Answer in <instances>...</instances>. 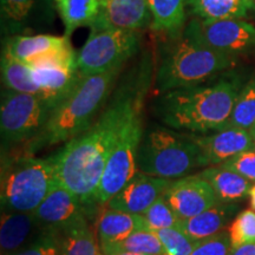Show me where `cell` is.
Instances as JSON below:
<instances>
[{
	"mask_svg": "<svg viewBox=\"0 0 255 255\" xmlns=\"http://www.w3.org/2000/svg\"><path fill=\"white\" fill-rule=\"evenodd\" d=\"M151 78V65L145 58L115 88L90 128L53 154L57 178L78 197L88 219L97 209L98 189L111 151L129 114L148 94Z\"/></svg>",
	"mask_w": 255,
	"mask_h": 255,
	"instance_id": "6da1fadb",
	"label": "cell"
},
{
	"mask_svg": "<svg viewBox=\"0 0 255 255\" xmlns=\"http://www.w3.org/2000/svg\"><path fill=\"white\" fill-rule=\"evenodd\" d=\"M242 88L237 77L212 79L157 95L152 114L164 127L189 133L225 129Z\"/></svg>",
	"mask_w": 255,
	"mask_h": 255,
	"instance_id": "7a4b0ae2",
	"label": "cell"
},
{
	"mask_svg": "<svg viewBox=\"0 0 255 255\" xmlns=\"http://www.w3.org/2000/svg\"><path fill=\"white\" fill-rule=\"evenodd\" d=\"M169 36L154 76L155 95L202 84L239 63L238 58L220 52L203 39L197 18Z\"/></svg>",
	"mask_w": 255,
	"mask_h": 255,
	"instance_id": "3957f363",
	"label": "cell"
},
{
	"mask_svg": "<svg viewBox=\"0 0 255 255\" xmlns=\"http://www.w3.org/2000/svg\"><path fill=\"white\" fill-rule=\"evenodd\" d=\"M121 69L98 75H82L72 91L52 110L43 131L24 145L23 151L34 155L41 149L65 144L89 129L113 95Z\"/></svg>",
	"mask_w": 255,
	"mask_h": 255,
	"instance_id": "277c9868",
	"label": "cell"
},
{
	"mask_svg": "<svg viewBox=\"0 0 255 255\" xmlns=\"http://www.w3.org/2000/svg\"><path fill=\"white\" fill-rule=\"evenodd\" d=\"M53 155L36 157L21 151L1 157V212H34L56 182Z\"/></svg>",
	"mask_w": 255,
	"mask_h": 255,
	"instance_id": "5b68a950",
	"label": "cell"
},
{
	"mask_svg": "<svg viewBox=\"0 0 255 255\" xmlns=\"http://www.w3.org/2000/svg\"><path fill=\"white\" fill-rule=\"evenodd\" d=\"M137 168L151 176L174 181L206 167L199 146L189 132L154 126L143 133Z\"/></svg>",
	"mask_w": 255,
	"mask_h": 255,
	"instance_id": "8992f818",
	"label": "cell"
},
{
	"mask_svg": "<svg viewBox=\"0 0 255 255\" xmlns=\"http://www.w3.org/2000/svg\"><path fill=\"white\" fill-rule=\"evenodd\" d=\"M53 107L36 95L1 91L0 133L2 151L15 145H26L45 128Z\"/></svg>",
	"mask_w": 255,
	"mask_h": 255,
	"instance_id": "52a82bcc",
	"label": "cell"
},
{
	"mask_svg": "<svg viewBox=\"0 0 255 255\" xmlns=\"http://www.w3.org/2000/svg\"><path fill=\"white\" fill-rule=\"evenodd\" d=\"M145 97L137 102L122 128L119 139L115 144L98 189V206L107 203L116 195L135 175L138 173L137 155L144 133L143 109Z\"/></svg>",
	"mask_w": 255,
	"mask_h": 255,
	"instance_id": "ba28073f",
	"label": "cell"
},
{
	"mask_svg": "<svg viewBox=\"0 0 255 255\" xmlns=\"http://www.w3.org/2000/svg\"><path fill=\"white\" fill-rule=\"evenodd\" d=\"M141 33L117 28H91L77 53V66L83 76L98 75L122 68L139 49Z\"/></svg>",
	"mask_w": 255,
	"mask_h": 255,
	"instance_id": "9c48e42d",
	"label": "cell"
},
{
	"mask_svg": "<svg viewBox=\"0 0 255 255\" xmlns=\"http://www.w3.org/2000/svg\"><path fill=\"white\" fill-rule=\"evenodd\" d=\"M31 68L43 100L52 105L53 109L72 91L82 77L77 66V55L72 46Z\"/></svg>",
	"mask_w": 255,
	"mask_h": 255,
	"instance_id": "30bf717a",
	"label": "cell"
},
{
	"mask_svg": "<svg viewBox=\"0 0 255 255\" xmlns=\"http://www.w3.org/2000/svg\"><path fill=\"white\" fill-rule=\"evenodd\" d=\"M57 13L55 0H0L1 32L7 38L47 30Z\"/></svg>",
	"mask_w": 255,
	"mask_h": 255,
	"instance_id": "8fae6325",
	"label": "cell"
},
{
	"mask_svg": "<svg viewBox=\"0 0 255 255\" xmlns=\"http://www.w3.org/2000/svg\"><path fill=\"white\" fill-rule=\"evenodd\" d=\"M203 39L220 52L235 58L255 55V26L244 19L200 20Z\"/></svg>",
	"mask_w": 255,
	"mask_h": 255,
	"instance_id": "7c38bea8",
	"label": "cell"
},
{
	"mask_svg": "<svg viewBox=\"0 0 255 255\" xmlns=\"http://www.w3.org/2000/svg\"><path fill=\"white\" fill-rule=\"evenodd\" d=\"M164 197L181 220L199 215L220 202L214 189L200 174L174 180Z\"/></svg>",
	"mask_w": 255,
	"mask_h": 255,
	"instance_id": "4fadbf2b",
	"label": "cell"
},
{
	"mask_svg": "<svg viewBox=\"0 0 255 255\" xmlns=\"http://www.w3.org/2000/svg\"><path fill=\"white\" fill-rule=\"evenodd\" d=\"M199 146L205 167L219 165L248 149L255 148L250 130L225 128L209 133H190Z\"/></svg>",
	"mask_w": 255,
	"mask_h": 255,
	"instance_id": "5bb4252c",
	"label": "cell"
},
{
	"mask_svg": "<svg viewBox=\"0 0 255 255\" xmlns=\"http://www.w3.org/2000/svg\"><path fill=\"white\" fill-rule=\"evenodd\" d=\"M173 181L155 177L138 171L119 193L107 203V208L142 214L167 191Z\"/></svg>",
	"mask_w": 255,
	"mask_h": 255,
	"instance_id": "9a60e30c",
	"label": "cell"
},
{
	"mask_svg": "<svg viewBox=\"0 0 255 255\" xmlns=\"http://www.w3.org/2000/svg\"><path fill=\"white\" fill-rule=\"evenodd\" d=\"M33 213L44 227L58 231L68 227L83 216L88 218L78 197L58 181V178Z\"/></svg>",
	"mask_w": 255,
	"mask_h": 255,
	"instance_id": "2e32d148",
	"label": "cell"
},
{
	"mask_svg": "<svg viewBox=\"0 0 255 255\" xmlns=\"http://www.w3.org/2000/svg\"><path fill=\"white\" fill-rule=\"evenodd\" d=\"M146 0H101V11L91 28H117L139 32L151 26Z\"/></svg>",
	"mask_w": 255,
	"mask_h": 255,
	"instance_id": "e0dca14e",
	"label": "cell"
},
{
	"mask_svg": "<svg viewBox=\"0 0 255 255\" xmlns=\"http://www.w3.org/2000/svg\"><path fill=\"white\" fill-rule=\"evenodd\" d=\"M71 46L70 37H66L65 34L55 36L49 33H36L9 37L6 39L2 50L32 66L58 55Z\"/></svg>",
	"mask_w": 255,
	"mask_h": 255,
	"instance_id": "ac0fdd59",
	"label": "cell"
},
{
	"mask_svg": "<svg viewBox=\"0 0 255 255\" xmlns=\"http://www.w3.org/2000/svg\"><path fill=\"white\" fill-rule=\"evenodd\" d=\"M33 212H1L0 248L1 255H11L26 246L45 231Z\"/></svg>",
	"mask_w": 255,
	"mask_h": 255,
	"instance_id": "d6986e66",
	"label": "cell"
},
{
	"mask_svg": "<svg viewBox=\"0 0 255 255\" xmlns=\"http://www.w3.org/2000/svg\"><path fill=\"white\" fill-rule=\"evenodd\" d=\"M238 203L219 202L218 205L205 210L199 215L190 219L180 220L176 227L194 240L202 241L225 231L226 226L232 223L238 215Z\"/></svg>",
	"mask_w": 255,
	"mask_h": 255,
	"instance_id": "ffe728a7",
	"label": "cell"
},
{
	"mask_svg": "<svg viewBox=\"0 0 255 255\" xmlns=\"http://www.w3.org/2000/svg\"><path fill=\"white\" fill-rule=\"evenodd\" d=\"M144 229L149 227L141 214L105 208L97 220V239L100 245L120 242L132 233Z\"/></svg>",
	"mask_w": 255,
	"mask_h": 255,
	"instance_id": "44dd1931",
	"label": "cell"
},
{
	"mask_svg": "<svg viewBox=\"0 0 255 255\" xmlns=\"http://www.w3.org/2000/svg\"><path fill=\"white\" fill-rule=\"evenodd\" d=\"M199 174L212 186L222 203H238L245 200L252 188L251 181L221 164L203 168Z\"/></svg>",
	"mask_w": 255,
	"mask_h": 255,
	"instance_id": "7402d4cb",
	"label": "cell"
},
{
	"mask_svg": "<svg viewBox=\"0 0 255 255\" xmlns=\"http://www.w3.org/2000/svg\"><path fill=\"white\" fill-rule=\"evenodd\" d=\"M188 6L200 20L242 19L255 9V0H189Z\"/></svg>",
	"mask_w": 255,
	"mask_h": 255,
	"instance_id": "603a6c76",
	"label": "cell"
},
{
	"mask_svg": "<svg viewBox=\"0 0 255 255\" xmlns=\"http://www.w3.org/2000/svg\"><path fill=\"white\" fill-rule=\"evenodd\" d=\"M55 2L66 37H71L79 27H91L100 15L101 0H55Z\"/></svg>",
	"mask_w": 255,
	"mask_h": 255,
	"instance_id": "cb8c5ba5",
	"label": "cell"
},
{
	"mask_svg": "<svg viewBox=\"0 0 255 255\" xmlns=\"http://www.w3.org/2000/svg\"><path fill=\"white\" fill-rule=\"evenodd\" d=\"M59 232L62 255H104L97 237L89 226L87 216H83Z\"/></svg>",
	"mask_w": 255,
	"mask_h": 255,
	"instance_id": "d4e9b609",
	"label": "cell"
},
{
	"mask_svg": "<svg viewBox=\"0 0 255 255\" xmlns=\"http://www.w3.org/2000/svg\"><path fill=\"white\" fill-rule=\"evenodd\" d=\"M1 81L5 89L36 95L43 98L41 90L33 79V70L28 64L21 62L2 50Z\"/></svg>",
	"mask_w": 255,
	"mask_h": 255,
	"instance_id": "484cf974",
	"label": "cell"
},
{
	"mask_svg": "<svg viewBox=\"0 0 255 255\" xmlns=\"http://www.w3.org/2000/svg\"><path fill=\"white\" fill-rule=\"evenodd\" d=\"M152 17L151 27L173 34L183 28L189 0H146Z\"/></svg>",
	"mask_w": 255,
	"mask_h": 255,
	"instance_id": "4316f807",
	"label": "cell"
},
{
	"mask_svg": "<svg viewBox=\"0 0 255 255\" xmlns=\"http://www.w3.org/2000/svg\"><path fill=\"white\" fill-rule=\"evenodd\" d=\"M100 247L103 254L114 251H127L143 255H165L163 245L158 235L150 229L137 231L122 241L103 244L100 245Z\"/></svg>",
	"mask_w": 255,
	"mask_h": 255,
	"instance_id": "83f0119b",
	"label": "cell"
},
{
	"mask_svg": "<svg viewBox=\"0 0 255 255\" xmlns=\"http://www.w3.org/2000/svg\"><path fill=\"white\" fill-rule=\"evenodd\" d=\"M255 126V76L242 85L231 119L225 128H240L251 130Z\"/></svg>",
	"mask_w": 255,
	"mask_h": 255,
	"instance_id": "f1b7e54d",
	"label": "cell"
},
{
	"mask_svg": "<svg viewBox=\"0 0 255 255\" xmlns=\"http://www.w3.org/2000/svg\"><path fill=\"white\" fill-rule=\"evenodd\" d=\"M141 215L145 220L149 229L154 232L159 231V229L176 227L178 221L181 220L168 203L164 194L159 196Z\"/></svg>",
	"mask_w": 255,
	"mask_h": 255,
	"instance_id": "f546056e",
	"label": "cell"
},
{
	"mask_svg": "<svg viewBox=\"0 0 255 255\" xmlns=\"http://www.w3.org/2000/svg\"><path fill=\"white\" fill-rule=\"evenodd\" d=\"M231 247L237 248L242 245L255 242V212L253 209L242 210L235 216L228 228Z\"/></svg>",
	"mask_w": 255,
	"mask_h": 255,
	"instance_id": "4dcf8cb0",
	"label": "cell"
},
{
	"mask_svg": "<svg viewBox=\"0 0 255 255\" xmlns=\"http://www.w3.org/2000/svg\"><path fill=\"white\" fill-rule=\"evenodd\" d=\"M163 245L165 255H190L200 241L188 237L177 227H170L156 231Z\"/></svg>",
	"mask_w": 255,
	"mask_h": 255,
	"instance_id": "1f68e13d",
	"label": "cell"
},
{
	"mask_svg": "<svg viewBox=\"0 0 255 255\" xmlns=\"http://www.w3.org/2000/svg\"><path fill=\"white\" fill-rule=\"evenodd\" d=\"M11 255H62L60 232L55 228H46L36 240Z\"/></svg>",
	"mask_w": 255,
	"mask_h": 255,
	"instance_id": "d6a6232c",
	"label": "cell"
},
{
	"mask_svg": "<svg viewBox=\"0 0 255 255\" xmlns=\"http://www.w3.org/2000/svg\"><path fill=\"white\" fill-rule=\"evenodd\" d=\"M231 239L228 231H222L214 237L200 241L190 255H229Z\"/></svg>",
	"mask_w": 255,
	"mask_h": 255,
	"instance_id": "836d02e7",
	"label": "cell"
},
{
	"mask_svg": "<svg viewBox=\"0 0 255 255\" xmlns=\"http://www.w3.org/2000/svg\"><path fill=\"white\" fill-rule=\"evenodd\" d=\"M222 167L231 169L251 182H255V148L248 149L223 162Z\"/></svg>",
	"mask_w": 255,
	"mask_h": 255,
	"instance_id": "e575fe53",
	"label": "cell"
},
{
	"mask_svg": "<svg viewBox=\"0 0 255 255\" xmlns=\"http://www.w3.org/2000/svg\"><path fill=\"white\" fill-rule=\"evenodd\" d=\"M229 255H255V242L242 245L237 248H231Z\"/></svg>",
	"mask_w": 255,
	"mask_h": 255,
	"instance_id": "d590c367",
	"label": "cell"
},
{
	"mask_svg": "<svg viewBox=\"0 0 255 255\" xmlns=\"http://www.w3.org/2000/svg\"><path fill=\"white\" fill-rule=\"evenodd\" d=\"M248 196H250V203H251L252 209H253L255 212V184H254V186H252Z\"/></svg>",
	"mask_w": 255,
	"mask_h": 255,
	"instance_id": "8d00e7d4",
	"label": "cell"
},
{
	"mask_svg": "<svg viewBox=\"0 0 255 255\" xmlns=\"http://www.w3.org/2000/svg\"><path fill=\"white\" fill-rule=\"evenodd\" d=\"M104 255H143V254L131 253V252H127V251H114V252H109V253H105Z\"/></svg>",
	"mask_w": 255,
	"mask_h": 255,
	"instance_id": "74e56055",
	"label": "cell"
},
{
	"mask_svg": "<svg viewBox=\"0 0 255 255\" xmlns=\"http://www.w3.org/2000/svg\"><path fill=\"white\" fill-rule=\"evenodd\" d=\"M251 132H252V136H253V139H254V143H255V126L253 127V129L251 130Z\"/></svg>",
	"mask_w": 255,
	"mask_h": 255,
	"instance_id": "f35d334b",
	"label": "cell"
}]
</instances>
